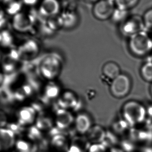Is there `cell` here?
Masks as SVG:
<instances>
[{
	"label": "cell",
	"mask_w": 152,
	"mask_h": 152,
	"mask_svg": "<svg viewBox=\"0 0 152 152\" xmlns=\"http://www.w3.org/2000/svg\"><path fill=\"white\" fill-rule=\"evenodd\" d=\"M5 77H6L5 75L3 74L2 70L0 69V88H3V86L4 84L5 81Z\"/></svg>",
	"instance_id": "35"
},
{
	"label": "cell",
	"mask_w": 152,
	"mask_h": 152,
	"mask_svg": "<svg viewBox=\"0 0 152 152\" xmlns=\"http://www.w3.org/2000/svg\"><path fill=\"white\" fill-rule=\"evenodd\" d=\"M11 99L9 93L3 88H0V110H4L5 108L10 105Z\"/></svg>",
	"instance_id": "29"
},
{
	"label": "cell",
	"mask_w": 152,
	"mask_h": 152,
	"mask_svg": "<svg viewBox=\"0 0 152 152\" xmlns=\"http://www.w3.org/2000/svg\"><path fill=\"white\" fill-rule=\"evenodd\" d=\"M14 31L7 29L1 32V40L0 42V48L6 50L7 52L15 49L18 43L16 38L14 35Z\"/></svg>",
	"instance_id": "21"
},
{
	"label": "cell",
	"mask_w": 152,
	"mask_h": 152,
	"mask_svg": "<svg viewBox=\"0 0 152 152\" xmlns=\"http://www.w3.org/2000/svg\"><path fill=\"white\" fill-rule=\"evenodd\" d=\"M131 88V80L125 74H121L110 83V93L116 99L126 97L129 94Z\"/></svg>",
	"instance_id": "7"
},
{
	"label": "cell",
	"mask_w": 152,
	"mask_h": 152,
	"mask_svg": "<svg viewBox=\"0 0 152 152\" xmlns=\"http://www.w3.org/2000/svg\"><path fill=\"white\" fill-rule=\"evenodd\" d=\"M56 81H47L43 86L41 96L49 103L56 101L62 92L61 87Z\"/></svg>",
	"instance_id": "14"
},
{
	"label": "cell",
	"mask_w": 152,
	"mask_h": 152,
	"mask_svg": "<svg viewBox=\"0 0 152 152\" xmlns=\"http://www.w3.org/2000/svg\"><path fill=\"white\" fill-rule=\"evenodd\" d=\"M69 148L66 137L61 134H55L52 136L49 143L50 152H67Z\"/></svg>",
	"instance_id": "19"
},
{
	"label": "cell",
	"mask_w": 152,
	"mask_h": 152,
	"mask_svg": "<svg viewBox=\"0 0 152 152\" xmlns=\"http://www.w3.org/2000/svg\"><path fill=\"white\" fill-rule=\"evenodd\" d=\"M17 137L7 128H0V152H8L14 149Z\"/></svg>",
	"instance_id": "18"
},
{
	"label": "cell",
	"mask_w": 152,
	"mask_h": 152,
	"mask_svg": "<svg viewBox=\"0 0 152 152\" xmlns=\"http://www.w3.org/2000/svg\"><path fill=\"white\" fill-rule=\"evenodd\" d=\"M150 93H151V95L152 97V84L151 86V87H150Z\"/></svg>",
	"instance_id": "39"
},
{
	"label": "cell",
	"mask_w": 152,
	"mask_h": 152,
	"mask_svg": "<svg viewBox=\"0 0 152 152\" xmlns=\"http://www.w3.org/2000/svg\"><path fill=\"white\" fill-rule=\"evenodd\" d=\"M14 149L16 152H38V144L24 137L17 138Z\"/></svg>",
	"instance_id": "20"
},
{
	"label": "cell",
	"mask_w": 152,
	"mask_h": 152,
	"mask_svg": "<svg viewBox=\"0 0 152 152\" xmlns=\"http://www.w3.org/2000/svg\"><path fill=\"white\" fill-rule=\"evenodd\" d=\"M61 11L59 0H41L38 5V15L43 18L55 17Z\"/></svg>",
	"instance_id": "10"
},
{
	"label": "cell",
	"mask_w": 152,
	"mask_h": 152,
	"mask_svg": "<svg viewBox=\"0 0 152 152\" xmlns=\"http://www.w3.org/2000/svg\"><path fill=\"white\" fill-rule=\"evenodd\" d=\"M1 32L0 31V42H1Z\"/></svg>",
	"instance_id": "41"
},
{
	"label": "cell",
	"mask_w": 152,
	"mask_h": 152,
	"mask_svg": "<svg viewBox=\"0 0 152 152\" xmlns=\"http://www.w3.org/2000/svg\"><path fill=\"white\" fill-rule=\"evenodd\" d=\"M140 74L144 80L152 83V61L149 60L144 64L140 70Z\"/></svg>",
	"instance_id": "28"
},
{
	"label": "cell",
	"mask_w": 152,
	"mask_h": 152,
	"mask_svg": "<svg viewBox=\"0 0 152 152\" xmlns=\"http://www.w3.org/2000/svg\"><path fill=\"white\" fill-rule=\"evenodd\" d=\"M2 57L3 55L1 54V53H0V64H1V63L2 61Z\"/></svg>",
	"instance_id": "40"
},
{
	"label": "cell",
	"mask_w": 152,
	"mask_h": 152,
	"mask_svg": "<svg viewBox=\"0 0 152 152\" xmlns=\"http://www.w3.org/2000/svg\"><path fill=\"white\" fill-rule=\"evenodd\" d=\"M147 110V114L149 116L152 118V104L148 107Z\"/></svg>",
	"instance_id": "37"
},
{
	"label": "cell",
	"mask_w": 152,
	"mask_h": 152,
	"mask_svg": "<svg viewBox=\"0 0 152 152\" xmlns=\"http://www.w3.org/2000/svg\"><path fill=\"white\" fill-rule=\"evenodd\" d=\"M35 94L34 86L29 82H26L16 87L12 93V97L14 101L23 103L31 99Z\"/></svg>",
	"instance_id": "12"
},
{
	"label": "cell",
	"mask_w": 152,
	"mask_h": 152,
	"mask_svg": "<svg viewBox=\"0 0 152 152\" xmlns=\"http://www.w3.org/2000/svg\"><path fill=\"white\" fill-rule=\"evenodd\" d=\"M6 13L5 12L4 9L3 8L2 5L0 4V21L6 17Z\"/></svg>",
	"instance_id": "36"
},
{
	"label": "cell",
	"mask_w": 152,
	"mask_h": 152,
	"mask_svg": "<svg viewBox=\"0 0 152 152\" xmlns=\"http://www.w3.org/2000/svg\"><path fill=\"white\" fill-rule=\"evenodd\" d=\"M59 1H60V0H59Z\"/></svg>",
	"instance_id": "44"
},
{
	"label": "cell",
	"mask_w": 152,
	"mask_h": 152,
	"mask_svg": "<svg viewBox=\"0 0 152 152\" xmlns=\"http://www.w3.org/2000/svg\"><path fill=\"white\" fill-rule=\"evenodd\" d=\"M129 10L115 7L111 18L116 23H123L129 17Z\"/></svg>",
	"instance_id": "27"
},
{
	"label": "cell",
	"mask_w": 152,
	"mask_h": 152,
	"mask_svg": "<svg viewBox=\"0 0 152 152\" xmlns=\"http://www.w3.org/2000/svg\"><path fill=\"white\" fill-rule=\"evenodd\" d=\"M147 115V110L138 102L129 101L123 106L122 115L128 125L134 126L143 123Z\"/></svg>",
	"instance_id": "2"
},
{
	"label": "cell",
	"mask_w": 152,
	"mask_h": 152,
	"mask_svg": "<svg viewBox=\"0 0 152 152\" xmlns=\"http://www.w3.org/2000/svg\"><path fill=\"white\" fill-rule=\"evenodd\" d=\"M75 119L70 110L58 108L54 114L55 128L60 130L68 129L74 124Z\"/></svg>",
	"instance_id": "13"
},
{
	"label": "cell",
	"mask_w": 152,
	"mask_h": 152,
	"mask_svg": "<svg viewBox=\"0 0 152 152\" xmlns=\"http://www.w3.org/2000/svg\"><path fill=\"white\" fill-rule=\"evenodd\" d=\"M142 18L145 28L150 29H152V9L146 11Z\"/></svg>",
	"instance_id": "32"
},
{
	"label": "cell",
	"mask_w": 152,
	"mask_h": 152,
	"mask_svg": "<svg viewBox=\"0 0 152 152\" xmlns=\"http://www.w3.org/2000/svg\"><path fill=\"white\" fill-rule=\"evenodd\" d=\"M63 57L56 52H50L41 58L38 65L39 76L47 81H56L63 68Z\"/></svg>",
	"instance_id": "1"
},
{
	"label": "cell",
	"mask_w": 152,
	"mask_h": 152,
	"mask_svg": "<svg viewBox=\"0 0 152 152\" xmlns=\"http://www.w3.org/2000/svg\"><path fill=\"white\" fill-rule=\"evenodd\" d=\"M9 121V117L6 112L0 110V128H6Z\"/></svg>",
	"instance_id": "33"
},
{
	"label": "cell",
	"mask_w": 152,
	"mask_h": 152,
	"mask_svg": "<svg viewBox=\"0 0 152 152\" xmlns=\"http://www.w3.org/2000/svg\"><path fill=\"white\" fill-rule=\"evenodd\" d=\"M37 15L30 11L21 10L12 16L11 19V26L13 31L22 34L31 31L38 19Z\"/></svg>",
	"instance_id": "4"
},
{
	"label": "cell",
	"mask_w": 152,
	"mask_h": 152,
	"mask_svg": "<svg viewBox=\"0 0 152 152\" xmlns=\"http://www.w3.org/2000/svg\"></svg>",
	"instance_id": "45"
},
{
	"label": "cell",
	"mask_w": 152,
	"mask_h": 152,
	"mask_svg": "<svg viewBox=\"0 0 152 152\" xmlns=\"http://www.w3.org/2000/svg\"><path fill=\"white\" fill-rule=\"evenodd\" d=\"M23 137L37 144L42 141L44 137V133L38 129L35 125L26 127L23 133Z\"/></svg>",
	"instance_id": "26"
},
{
	"label": "cell",
	"mask_w": 152,
	"mask_h": 152,
	"mask_svg": "<svg viewBox=\"0 0 152 152\" xmlns=\"http://www.w3.org/2000/svg\"><path fill=\"white\" fill-rule=\"evenodd\" d=\"M121 74V68L114 61H108L102 68V75L110 83Z\"/></svg>",
	"instance_id": "24"
},
{
	"label": "cell",
	"mask_w": 152,
	"mask_h": 152,
	"mask_svg": "<svg viewBox=\"0 0 152 152\" xmlns=\"http://www.w3.org/2000/svg\"><path fill=\"white\" fill-rule=\"evenodd\" d=\"M74 125L76 131L81 134H86L92 126L90 117L85 113L79 114L76 116Z\"/></svg>",
	"instance_id": "23"
},
{
	"label": "cell",
	"mask_w": 152,
	"mask_h": 152,
	"mask_svg": "<svg viewBox=\"0 0 152 152\" xmlns=\"http://www.w3.org/2000/svg\"><path fill=\"white\" fill-rule=\"evenodd\" d=\"M23 63L19 59L15 48L3 55L2 60L0 64V69L5 76H12L20 71L23 67Z\"/></svg>",
	"instance_id": "6"
},
{
	"label": "cell",
	"mask_w": 152,
	"mask_h": 152,
	"mask_svg": "<svg viewBox=\"0 0 152 152\" xmlns=\"http://www.w3.org/2000/svg\"><path fill=\"white\" fill-rule=\"evenodd\" d=\"M58 108L70 110H74L78 104L77 96L72 91L69 90L62 91L61 95L56 101Z\"/></svg>",
	"instance_id": "15"
},
{
	"label": "cell",
	"mask_w": 152,
	"mask_h": 152,
	"mask_svg": "<svg viewBox=\"0 0 152 152\" xmlns=\"http://www.w3.org/2000/svg\"><path fill=\"white\" fill-rule=\"evenodd\" d=\"M38 113L30 104L21 106L15 114L16 121L25 128L34 125Z\"/></svg>",
	"instance_id": "8"
},
{
	"label": "cell",
	"mask_w": 152,
	"mask_h": 152,
	"mask_svg": "<svg viewBox=\"0 0 152 152\" xmlns=\"http://www.w3.org/2000/svg\"><path fill=\"white\" fill-rule=\"evenodd\" d=\"M34 125L44 133L51 132L55 128L54 114L46 111L39 113Z\"/></svg>",
	"instance_id": "17"
},
{
	"label": "cell",
	"mask_w": 152,
	"mask_h": 152,
	"mask_svg": "<svg viewBox=\"0 0 152 152\" xmlns=\"http://www.w3.org/2000/svg\"><path fill=\"white\" fill-rule=\"evenodd\" d=\"M143 18L138 15L129 16L121 24V31L123 35L130 38L140 32L144 30Z\"/></svg>",
	"instance_id": "9"
},
{
	"label": "cell",
	"mask_w": 152,
	"mask_h": 152,
	"mask_svg": "<svg viewBox=\"0 0 152 152\" xmlns=\"http://www.w3.org/2000/svg\"><path fill=\"white\" fill-rule=\"evenodd\" d=\"M150 61H152V56H151V59H150Z\"/></svg>",
	"instance_id": "43"
},
{
	"label": "cell",
	"mask_w": 152,
	"mask_h": 152,
	"mask_svg": "<svg viewBox=\"0 0 152 152\" xmlns=\"http://www.w3.org/2000/svg\"><path fill=\"white\" fill-rule=\"evenodd\" d=\"M87 1H88V2H97L98 1H99V0H86Z\"/></svg>",
	"instance_id": "38"
},
{
	"label": "cell",
	"mask_w": 152,
	"mask_h": 152,
	"mask_svg": "<svg viewBox=\"0 0 152 152\" xmlns=\"http://www.w3.org/2000/svg\"><path fill=\"white\" fill-rule=\"evenodd\" d=\"M109 1H112V2H113L115 3V0H109Z\"/></svg>",
	"instance_id": "42"
},
{
	"label": "cell",
	"mask_w": 152,
	"mask_h": 152,
	"mask_svg": "<svg viewBox=\"0 0 152 152\" xmlns=\"http://www.w3.org/2000/svg\"><path fill=\"white\" fill-rule=\"evenodd\" d=\"M41 0H21L23 5L26 7H35L36 5H39Z\"/></svg>",
	"instance_id": "34"
},
{
	"label": "cell",
	"mask_w": 152,
	"mask_h": 152,
	"mask_svg": "<svg viewBox=\"0 0 152 152\" xmlns=\"http://www.w3.org/2000/svg\"><path fill=\"white\" fill-rule=\"evenodd\" d=\"M139 0H115V4L116 7L129 10L137 4Z\"/></svg>",
	"instance_id": "30"
},
{
	"label": "cell",
	"mask_w": 152,
	"mask_h": 152,
	"mask_svg": "<svg viewBox=\"0 0 152 152\" xmlns=\"http://www.w3.org/2000/svg\"><path fill=\"white\" fill-rule=\"evenodd\" d=\"M16 51L21 61H31L40 53V43L35 38L26 39L17 44Z\"/></svg>",
	"instance_id": "5"
},
{
	"label": "cell",
	"mask_w": 152,
	"mask_h": 152,
	"mask_svg": "<svg viewBox=\"0 0 152 152\" xmlns=\"http://www.w3.org/2000/svg\"><path fill=\"white\" fill-rule=\"evenodd\" d=\"M115 3L109 0H99L94 5L93 15L101 20L111 18L115 9Z\"/></svg>",
	"instance_id": "11"
},
{
	"label": "cell",
	"mask_w": 152,
	"mask_h": 152,
	"mask_svg": "<svg viewBox=\"0 0 152 152\" xmlns=\"http://www.w3.org/2000/svg\"><path fill=\"white\" fill-rule=\"evenodd\" d=\"M2 5L7 15L13 16L23 10V5L21 0H3Z\"/></svg>",
	"instance_id": "25"
},
{
	"label": "cell",
	"mask_w": 152,
	"mask_h": 152,
	"mask_svg": "<svg viewBox=\"0 0 152 152\" xmlns=\"http://www.w3.org/2000/svg\"><path fill=\"white\" fill-rule=\"evenodd\" d=\"M87 139L93 144H101L105 139L106 133L99 125L92 126L86 134Z\"/></svg>",
	"instance_id": "22"
},
{
	"label": "cell",
	"mask_w": 152,
	"mask_h": 152,
	"mask_svg": "<svg viewBox=\"0 0 152 152\" xmlns=\"http://www.w3.org/2000/svg\"><path fill=\"white\" fill-rule=\"evenodd\" d=\"M129 47L131 53L137 56H144L152 52V38L143 30L129 39Z\"/></svg>",
	"instance_id": "3"
},
{
	"label": "cell",
	"mask_w": 152,
	"mask_h": 152,
	"mask_svg": "<svg viewBox=\"0 0 152 152\" xmlns=\"http://www.w3.org/2000/svg\"><path fill=\"white\" fill-rule=\"evenodd\" d=\"M6 128L12 131L16 136V137L17 135H23V132L26 128L25 127H23L17 123L16 121H9Z\"/></svg>",
	"instance_id": "31"
},
{
	"label": "cell",
	"mask_w": 152,
	"mask_h": 152,
	"mask_svg": "<svg viewBox=\"0 0 152 152\" xmlns=\"http://www.w3.org/2000/svg\"><path fill=\"white\" fill-rule=\"evenodd\" d=\"M61 28L69 29L76 26L78 21V14L74 10L67 9L61 10L58 16Z\"/></svg>",
	"instance_id": "16"
}]
</instances>
